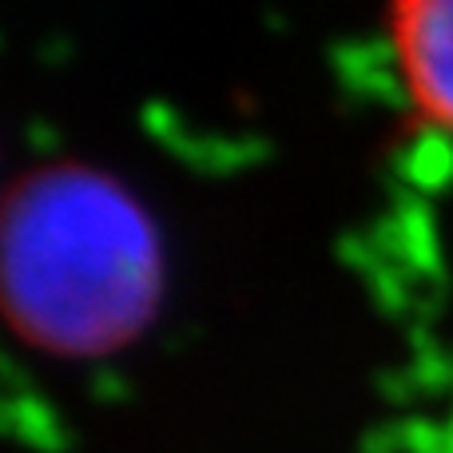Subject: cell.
<instances>
[{
    "instance_id": "obj_1",
    "label": "cell",
    "mask_w": 453,
    "mask_h": 453,
    "mask_svg": "<svg viewBox=\"0 0 453 453\" xmlns=\"http://www.w3.org/2000/svg\"><path fill=\"white\" fill-rule=\"evenodd\" d=\"M8 326L32 350L100 358L143 334L164 295V250L140 199L76 159L8 188L0 223Z\"/></svg>"
},
{
    "instance_id": "obj_2",
    "label": "cell",
    "mask_w": 453,
    "mask_h": 453,
    "mask_svg": "<svg viewBox=\"0 0 453 453\" xmlns=\"http://www.w3.org/2000/svg\"><path fill=\"white\" fill-rule=\"evenodd\" d=\"M386 40L414 116L453 135V0L394 4L386 12Z\"/></svg>"
}]
</instances>
